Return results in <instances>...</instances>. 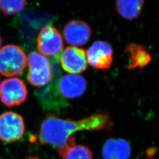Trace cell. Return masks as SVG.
Here are the masks:
<instances>
[{
	"label": "cell",
	"instance_id": "6da1fadb",
	"mask_svg": "<svg viewBox=\"0 0 159 159\" xmlns=\"http://www.w3.org/2000/svg\"><path fill=\"white\" fill-rule=\"evenodd\" d=\"M113 120L106 111H97L88 117L80 120L63 119L56 114H48L41 122L39 140L41 144L57 148H64L72 134L79 131L110 130Z\"/></svg>",
	"mask_w": 159,
	"mask_h": 159
},
{
	"label": "cell",
	"instance_id": "7a4b0ae2",
	"mask_svg": "<svg viewBox=\"0 0 159 159\" xmlns=\"http://www.w3.org/2000/svg\"><path fill=\"white\" fill-rule=\"evenodd\" d=\"M27 58L19 46L9 44L0 48V74L6 77L17 76L25 68Z\"/></svg>",
	"mask_w": 159,
	"mask_h": 159
},
{
	"label": "cell",
	"instance_id": "3957f363",
	"mask_svg": "<svg viewBox=\"0 0 159 159\" xmlns=\"http://www.w3.org/2000/svg\"><path fill=\"white\" fill-rule=\"evenodd\" d=\"M27 80L31 85L41 87L47 85L54 77V70L50 61L37 52H31L27 58Z\"/></svg>",
	"mask_w": 159,
	"mask_h": 159
},
{
	"label": "cell",
	"instance_id": "277c9868",
	"mask_svg": "<svg viewBox=\"0 0 159 159\" xmlns=\"http://www.w3.org/2000/svg\"><path fill=\"white\" fill-rule=\"evenodd\" d=\"M28 96V90L22 80L9 78L0 83V100L5 106L12 107L25 102Z\"/></svg>",
	"mask_w": 159,
	"mask_h": 159
},
{
	"label": "cell",
	"instance_id": "5b68a950",
	"mask_svg": "<svg viewBox=\"0 0 159 159\" xmlns=\"http://www.w3.org/2000/svg\"><path fill=\"white\" fill-rule=\"evenodd\" d=\"M23 117L13 111H7L0 115V140L12 143L19 140L25 133Z\"/></svg>",
	"mask_w": 159,
	"mask_h": 159
},
{
	"label": "cell",
	"instance_id": "8992f818",
	"mask_svg": "<svg viewBox=\"0 0 159 159\" xmlns=\"http://www.w3.org/2000/svg\"><path fill=\"white\" fill-rule=\"evenodd\" d=\"M37 47L41 55L57 58L63 48L62 36L56 27L47 25L37 37Z\"/></svg>",
	"mask_w": 159,
	"mask_h": 159
},
{
	"label": "cell",
	"instance_id": "52a82bcc",
	"mask_svg": "<svg viewBox=\"0 0 159 159\" xmlns=\"http://www.w3.org/2000/svg\"><path fill=\"white\" fill-rule=\"evenodd\" d=\"M54 70V77L49 84L36 91V96L42 107L46 110H58L68 105L58 91L57 83L59 80L58 69Z\"/></svg>",
	"mask_w": 159,
	"mask_h": 159
},
{
	"label": "cell",
	"instance_id": "ba28073f",
	"mask_svg": "<svg viewBox=\"0 0 159 159\" xmlns=\"http://www.w3.org/2000/svg\"><path fill=\"white\" fill-rule=\"evenodd\" d=\"M87 63L96 70H106L113 62V50L110 44L104 41H96L86 52Z\"/></svg>",
	"mask_w": 159,
	"mask_h": 159
},
{
	"label": "cell",
	"instance_id": "9c48e42d",
	"mask_svg": "<svg viewBox=\"0 0 159 159\" xmlns=\"http://www.w3.org/2000/svg\"><path fill=\"white\" fill-rule=\"evenodd\" d=\"M60 62L63 70L70 74H80L87 68L85 51L74 46H70L64 50L60 55Z\"/></svg>",
	"mask_w": 159,
	"mask_h": 159
},
{
	"label": "cell",
	"instance_id": "30bf717a",
	"mask_svg": "<svg viewBox=\"0 0 159 159\" xmlns=\"http://www.w3.org/2000/svg\"><path fill=\"white\" fill-rule=\"evenodd\" d=\"M92 31L90 25L83 20H71L63 29L66 41L74 47L84 46L91 39Z\"/></svg>",
	"mask_w": 159,
	"mask_h": 159
},
{
	"label": "cell",
	"instance_id": "8fae6325",
	"mask_svg": "<svg viewBox=\"0 0 159 159\" xmlns=\"http://www.w3.org/2000/svg\"><path fill=\"white\" fill-rule=\"evenodd\" d=\"M85 79L78 74L65 75L58 80V91L60 95L66 98L73 99L83 96L87 90Z\"/></svg>",
	"mask_w": 159,
	"mask_h": 159
},
{
	"label": "cell",
	"instance_id": "7c38bea8",
	"mask_svg": "<svg viewBox=\"0 0 159 159\" xmlns=\"http://www.w3.org/2000/svg\"><path fill=\"white\" fill-rule=\"evenodd\" d=\"M131 154L130 145L123 139H109L102 146L104 159H130Z\"/></svg>",
	"mask_w": 159,
	"mask_h": 159
},
{
	"label": "cell",
	"instance_id": "4fadbf2b",
	"mask_svg": "<svg viewBox=\"0 0 159 159\" xmlns=\"http://www.w3.org/2000/svg\"><path fill=\"white\" fill-rule=\"evenodd\" d=\"M125 53L129 57L127 68L129 70L142 68L152 61V56L147 49L142 46L133 43L129 44L125 48Z\"/></svg>",
	"mask_w": 159,
	"mask_h": 159
},
{
	"label": "cell",
	"instance_id": "5bb4252c",
	"mask_svg": "<svg viewBox=\"0 0 159 159\" xmlns=\"http://www.w3.org/2000/svg\"><path fill=\"white\" fill-rule=\"evenodd\" d=\"M58 152L61 159H94L91 149L84 145H76L75 139L73 136Z\"/></svg>",
	"mask_w": 159,
	"mask_h": 159
},
{
	"label": "cell",
	"instance_id": "9a60e30c",
	"mask_svg": "<svg viewBox=\"0 0 159 159\" xmlns=\"http://www.w3.org/2000/svg\"><path fill=\"white\" fill-rule=\"evenodd\" d=\"M144 2L145 0H116V9L121 17L132 21L140 17Z\"/></svg>",
	"mask_w": 159,
	"mask_h": 159
},
{
	"label": "cell",
	"instance_id": "2e32d148",
	"mask_svg": "<svg viewBox=\"0 0 159 159\" xmlns=\"http://www.w3.org/2000/svg\"><path fill=\"white\" fill-rule=\"evenodd\" d=\"M27 0H0V10L4 14L11 16L22 11Z\"/></svg>",
	"mask_w": 159,
	"mask_h": 159
},
{
	"label": "cell",
	"instance_id": "e0dca14e",
	"mask_svg": "<svg viewBox=\"0 0 159 159\" xmlns=\"http://www.w3.org/2000/svg\"><path fill=\"white\" fill-rule=\"evenodd\" d=\"M1 44H2V38H1V37L0 35V47L1 46Z\"/></svg>",
	"mask_w": 159,
	"mask_h": 159
}]
</instances>
